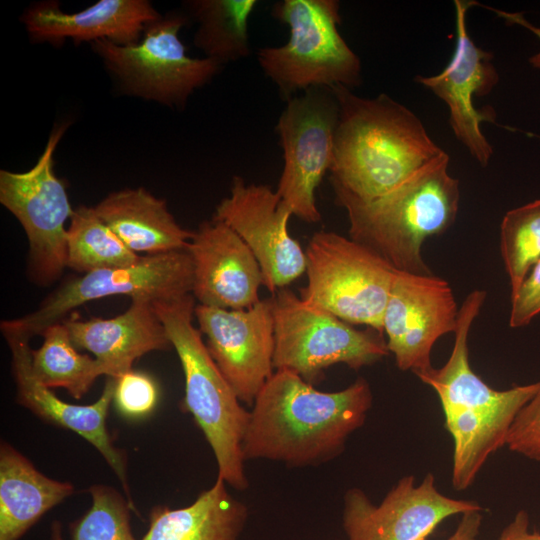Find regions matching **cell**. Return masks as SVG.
Here are the masks:
<instances>
[{
  "mask_svg": "<svg viewBox=\"0 0 540 540\" xmlns=\"http://www.w3.org/2000/svg\"><path fill=\"white\" fill-rule=\"evenodd\" d=\"M92 504L86 513L70 524V540H136L130 524L135 509L116 489L97 484L89 487ZM50 540H65L62 524L54 521Z\"/></svg>",
  "mask_w": 540,
  "mask_h": 540,
  "instance_id": "cell-28",
  "label": "cell"
},
{
  "mask_svg": "<svg viewBox=\"0 0 540 540\" xmlns=\"http://www.w3.org/2000/svg\"><path fill=\"white\" fill-rule=\"evenodd\" d=\"M158 400V386L148 374L132 369L115 378L113 402L124 417H146L155 409Z\"/></svg>",
  "mask_w": 540,
  "mask_h": 540,
  "instance_id": "cell-30",
  "label": "cell"
},
{
  "mask_svg": "<svg viewBox=\"0 0 540 540\" xmlns=\"http://www.w3.org/2000/svg\"><path fill=\"white\" fill-rule=\"evenodd\" d=\"M329 89L339 108L329 171L335 196L373 200L446 154L421 120L388 95Z\"/></svg>",
  "mask_w": 540,
  "mask_h": 540,
  "instance_id": "cell-2",
  "label": "cell"
},
{
  "mask_svg": "<svg viewBox=\"0 0 540 540\" xmlns=\"http://www.w3.org/2000/svg\"><path fill=\"white\" fill-rule=\"evenodd\" d=\"M161 15L146 0H100L74 13L54 2L36 4L23 15L30 36L38 41L60 43L108 40L118 45L137 43L148 25Z\"/></svg>",
  "mask_w": 540,
  "mask_h": 540,
  "instance_id": "cell-20",
  "label": "cell"
},
{
  "mask_svg": "<svg viewBox=\"0 0 540 540\" xmlns=\"http://www.w3.org/2000/svg\"><path fill=\"white\" fill-rule=\"evenodd\" d=\"M449 156L424 167L387 194L370 201L335 196L349 222V237L395 270L432 274L422 257L424 241L455 221L459 181L448 171Z\"/></svg>",
  "mask_w": 540,
  "mask_h": 540,
  "instance_id": "cell-4",
  "label": "cell"
},
{
  "mask_svg": "<svg viewBox=\"0 0 540 540\" xmlns=\"http://www.w3.org/2000/svg\"><path fill=\"white\" fill-rule=\"evenodd\" d=\"M505 446L530 460L540 461V385L534 396L518 412Z\"/></svg>",
  "mask_w": 540,
  "mask_h": 540,
  "instance_id": "cell-31",
  "label": "cell"
},
{
  "mask_svg": "<svg viewBox=\"0 0 540 540\" xmlns=\"http://www.w3.org/2000/svg\"><path fill=\"white\" fill-rule=\"evenodd\" d=\"M41 335L42 345L31 350V368L43 386L64 388L73 398L80 399L99 376L105 375L96 358L78 352L63 322L47 327Z\"/></svg>",
  "mask_w": 540,
  "mask_h": 540,
  "instance_id": "cell-26",
  "label": "cell"
},
{
  "mask_svg": "<svg viewBox=\"0 0 540 540\" xmlns=\"http://www.w3.org/2000/svg\"><path fill=\"white\" fill-rule=\"evenodd\" d=\"M67 125L54 129L36 164L25 172L0 171V202L15 216L28 239L27 272L38 286L57 281L67 262L69 196L54 171V152Z\"/></svg>",
  "mask_w": 540,
  "mask_h": 540,
  "instance_id": "cell-11",
  "label": "cell"
},
{
  "mask_svg": "<svg viewBox=\"0 0 540 540\" xmlns=\"http://www.w3.org/2000/svg\"><path fill=\"white\" fill-rule=\"evenodd\" d=\"M499 540H540V533L529 531L527 512L518 511L513 520L503 529Z\"/></svg>",
  "mask_w": 540,
  "mask_h": 540,
  "instance_id": "cell-33",
  "label": "cell"
},
{
  "mask_svg": "<svg viewBox=\"0 0 540 540\" xmlns=\"http://www.w3.org/2000/svg\"><path fill=\"white\" fill-rule=\"evenodd\" d=\"M509 326L528 325L540 314V260L531 268L519 288L510 295Z\"/></svg>",
  "mask_w": 540,
  "mask_h": 540,
  "instance_id": "cell-32",
  "label": "cell"
},
{
  "mask_svg": "<svg viewBox=\"0 0 540 540\" xmlns=\"http://www.w3.org/2000/svg\"><path fill=\"white\" fill-rule=\"evenodd\" d=\"M456 44L450 62L437 75H417L415 81L440 98L449 108V122L456 138L481 165L487 166L493 147L484 136L481 123H493L492 108L477 109L474 96L489 94L499 75L492 63L493 55L478 47L469 36L466 14L470 1L456 0Z\"/></svg>",
  "mask_w": 540,
  "mask_h": 540,
  "instance_id": "cell-17",
  "label": "cell"
},
{
  "mask_svg": "<svg viewBox=\"0 0 540 540\" xmlns=\"http://www.w3.org/2000/svg\"><path fill=\"white\" fill-rule=\"evenodd\" d=\"M529 63L536 69H540V51L529 58Z\"/></svg>",
  "mask_w": 540,
  "mask_h": 540,
  "instance_id": "cell-35",
  "label": "cell"
},
{
  "mask_svg": "<svg viewBox=\"0 0 540 540\" xmlns=\"http://www.w3.org/2000/svg\"><path fill=\"white\" fill-rule=\"evenodd\" d=\"M372 401L364 378L345 389L323 392L296 373L277 369L252 404L244 459L290 467L325 463L338 456L349 436L364 424Z\"/></svg>",
  "mask_w": 540,
  "mask_h": 540,
  "instance_id": "cell-1",
  "label": "cell"
},
{
  "mask_svg": "<svg viewBox=\"0 0 540 540\" xmlns=\"http://www.w3.org/2000/svg\"><path fill=\"white\" fill-rule=\"evenodd\" d=\"M500 252L511 295L540 260V199L504 215L500 225Z\"/></svg>",
  "mask_w": 540,
  "mask_h": 540,
  "instance_id": "cell-29",
  "label": "cell"
},
{
  "mask_svg": "<svg viewBox=\"0 0 540 540\" xmlns=\"http://www.w3.org/2000/svg\"><path fill=\"white\" fill-rule=\"evenodd\" d=\"M186 21L185 16L170 13L148 25L135 44L99 40L92 48L124 93L182 108L222 67L213 59L186 54L179 38Z\"/></svg>",
  "mask_w": 540,
  "mask_h": 540,
  "instance_id": "cell-9",
  "label": "cell"
},
{
  "mask_svg": "<svg viewBox=\"0 0 540 540\" xmlns=\"http://www.w3.org/2000/svg\"><path fill=\"white\" fill-rule=\"evenodd\" d=\"M481 522L482 516L480 511L463 514L456 530L447 540H476Z\"/></svg>",
  "mask_w": 540,
  "mask_h": 540,
  "instance_id": "cell-34",
  "label": "cell"
},
{
  "mask_svg": "<svg viewBox=\"0 0 540 540\" xmlns=\"http://www.w3.org/2000/svg\"><path fill=\"white\" fill-rule=\"evenodd\" d=\"M274 369H286L313 385L335 364L353 370L388 355L387 343L375 330H357L330 312L311 305L287 288L272 295Z\"/></svg>",
  "mask_w": 540,
  "mask_h": 540,
  "instance_id": "cell-8",
  "label": "cell"
},
{
  "mask_svg": "<svg viewBox=\"0 0 540 540\" xmlns=\"http://www.w3.org/2000/svg\"><path fill=\"white\" fill-rule=\"evenodd\" d=\"M487 296L470 292L459 308L454 344L440 368L414 373L437 394L445 427L453 439L452 485L457 491L472 485L491 454L505 446L511 425L537 392L540 382L496 390L471 368L468 337Z\"/></svg>",
  "mask_w": 540,
  "mask_h": 540,
  "instance_id": "cell-3",
  "label": "cell"
},
{
  "mask_svg": "<svg viewBox=\"0 0 540 540\" xmlns=\"http://www.w3.org/2000/svg\"><path fill=\"white\" fill-rule=\"evenodd\" d=\"M458 315L453 291L445 279L396 270L383 315V332L397 367L413 373L432 367V348L441 336L455 332Z\"/></svg>",
  "mask_w": 540,
  "mask_h": 540,
  "instance_id": "cell-15",
  "label": "cell"
},
{
  "mask_svg": "<svg viewBox=\"0 0 540 540\" xmlns=\"http://www.w3.org/2000/svg\"><path fill=\"white\" fill-rule=\"evenodd\" d=\"M256 0H193L187 2L198 23L194 45L220 64L250 54L248 22Z\"/></svg>",
  "mask_w": 540,
  "mask_h": 540,
  "instance_id": "cell-25",
  "label": "cell"
},
{
  "mask_svg": "<svg viewBox=\"0 0 540 540\" xmlns=\"http://www.w3.org/2000/svg\"><path fill=\"white\" fill-rule=\"evenodd\" d=\"M305 302L349 324L383 334V315L395 269L368 247L335 232L319 231L305 249Z\"/></svg>",
  "mask_w": 540,
  "mask_h": 540,
  "instance_id": "cell-7",
  "label": "cell"
},
{
  "mask_svg": "<svg viewBox=\"0 0 540 540\" xmlns=\"http://www.w3.org/2000/svg\"><path fill=\"white\" fill-rule=\"evenodd\" d=\"M247 518V506L217 477L186 507L152 508L148 530L141 540H239Z\"/></svg>",
  "mask_w": 540,
  "mask_h": 540,
  "instance_id": "cell-24",
  "label": "cell"
},
{
  "mask_svg": "<svg viewBox=\"0 0 540 540\" xmlns=\"http://www.w3.org/2000/svg\"><path fill=\"white\" fill-rule=\"evenodd\" d=\"M291 210L276 191L247 184L234 176L229 196L216 206L213 218L230 227L258 261L264 287L273 295L306 271L305 250L288 231Z\"/></svg>",
  "mask_w": 540,
  "mask_h": 540,
  "instance_id": "cell-14",
  "label": "cell"
},
{
  "mask_svg": "<svg viewBox=\"0 0 540 540\" xmlns=\"http://www.w3.org/2000/svg\"><path fill=\"white\" fill-rule=\"evenodd\" d=\"M193 261L192 295L198 304L228 310L254 306L261 299L263 274L244 241L212 217L193 232L187 246Z\"/></svg>",
  "mask_w": 540,
  "mask_h": 540,
  "instance_id": "cell-18",
  "label": "cell"
},
{
  "mask_svg": "<svg viewBox=\"0 0 540 540\" xmlns=\"http://www.w3.org/2000/svg\"><path fill=\"white\" fill-rule=\"evenodd\" d=\"M475 511H482L479 503L442 494L427 473L419 484L402 477L378 505L361 489H348L342 523L346 540H426L448 517Z\"/></svg>",
  "mask_w": 540,
  "mask_h": 540,
  "instance_id": "cell-13",
  "label": "cell"
},
{
  "mask_svg": "<svg viewBox=\"0 0 540 540\" xmlns=\"http://www.w3.org/2000/svg\"><path fill=\"white\" fill-rule=\"evenodd\" d=\"M338 111L331 89L312 88L289 98L276 124L283 151L276 192L307 223L321 219L315 192L333 162Z\"/></svg>",
  "mask_w": 540,
  "mask_h": 540,
  "instance_id": "cell-12",
  "label": "cell"
},
{
  "mask_svg": "<svg viewBox=\"0 0 540 540\" xmlns=\"http://www.w3.org/2000/svg\"><path fill=\"white\" fill-rule=\"evenodd\" d=\"M94 209L133 252L156 255L186 250L193 232L178 224L165 200L143 187L110 193Z\"/></svg>",
  "mask_w": 540,
  "mask_h": 540,
  "instance_id": "cell-22",
  "label": "cell"
},
{
  "mask_svg": "<svg viewBox=\"0 0 540 540\" xmlns=\"http://www.w3.org/2000/svg\"><path fill=\"white\" fill-rule=\"evenodd\" d=\"M193 261L186 250L142 255L134 264L82 274L64 282L27 315L4 320L3 335L29 340L62 322L72 310L104 297L125 295L152 302L192 294Z\"/></svg>",
  "mask_w": 540,
  "mask_h": 540,
  "instance_id": "cell-10",
  "label": "cell"
},
{
  "mask_svg": "<svg viewBox=\"0 0 540 540\" xmlns=\"http://www.w3.org/2000/svg\"><path fill=\"white\" fill-rule=\"evenodd\" d=\"M73 492L70 482L45 476L11 444L1 442L0 540H19Z\"/></svg>",
  "mask_w": 540,
  "mask_h": 540,
  "instance_id": "cell-23",
  "label": "cell"
},
{
  "mask_svg": "<svg viewBox=\"0 0 540 540\" xmlns=\"http://www.w3.org/2000/svg\"><path fill=\"white\" fill-rule=\"evenodd\" d=\"M62 322L74 345L91 352L108 377L117 378L132 370L134 362L149 352L172 348L153 302L147 299H133L124 313L113 318Z\"/></svg>",
  "mask_w": 540,
  "mask_h": 540,
  "instance_id": "cell-21",
  "label": "cell"
},
{
  "mask_svg": "<svg viewBox=\"0 0 540 540\" xmlns=\"http://www.w3.org/2000/svg\"><path fill=\"white\" fill-rule=\"evenodd\" d=\"M153 306L182 366V408L193 416L208 441L217 461V477L236 490L247 489L242 446L250 411L241 405L211 357L201 331L193 325L195 298L188 294L154 301Z\"/></svg>",
  "mask_w": 540,
  "mask_h": 540,
  "instance_id": "cell-5",
  "label": "cell"
},
{
  "mask_svg": "<svg viewBox=\"0 0 540 540\" xmlns=\"http://www.w3.org/2000/svg\"><path fill=\"white\" fill-rule=\"evenodd\" d=\"M3 336L11 352L18 404L46 423L73 431L93 445L120 480L125 497L135 509L128 485L126 454L114 445L106 426L109 407L113 402L115 378L108 377L102 394L92 404L65 402L34 376L29 340L13 335Z\"/></svg>",
  "mask_w": 540,
  "mask_h": 540,
  "instance_id": "cell-19",
  "label": "cell"
},
{
  "mask_svg": "<svg viewBox=\"0 0 540 540\" xmlns=\"http://www.w3.org/2000/svg\"><path fill=\"white\" fill-rule=\"evenodd\" d=\"M141 256L121 241L94 207L80 205L74 209L67 229V268L85 274L128 266Z\"/></svg>",
  "mask_w": 540,
  "mask_h": 540,
  "instance_id": "cell-27",
  "label": "cell"
},
{
  "mask_svg": "<svg viewBox=\"0 0 540 540\" xmlns=\"http://www.w3.org/2000/svg\"><path fill=\"white\" fill-rule=\"evenodd\" d=\"M194 316L207 349L239 400L252 405L274 373V320L271 299L228 310L197 304Z\"/></svg>",
  "mask_w": 540,
  "mask_h": 540,
  "instance_id": "cell-16",
  "label": "cell"
},
{
  "mask_svg": "<svg viewBox=\"0 0 540 540\" xmlns=\"http://www.w3.org/2000/svg\"><path fill=\"white\" fill-rule=\"evenodd\" d=\"M272 16L289 27V39L281 46L259 49L257 60L284 96L361 84L360 58L338 30L339 1L282 0L273 5Z\"/></svg>",
  "mask_w": 540,
  "mask_h": 540,
  "instance_id": "cell-6",
  "label": "cell"
}]
</instances>
